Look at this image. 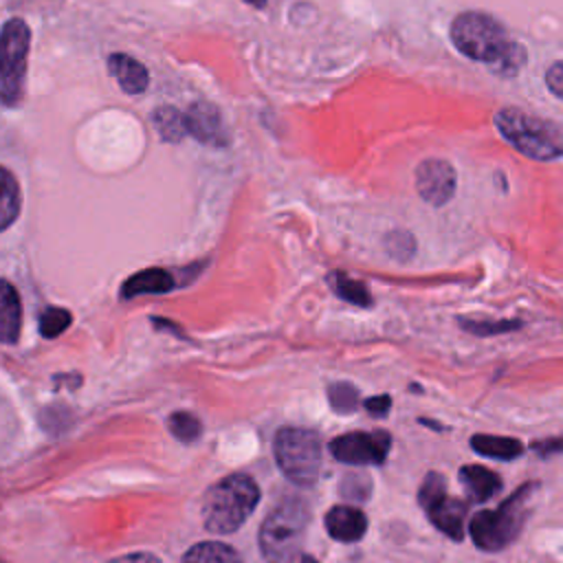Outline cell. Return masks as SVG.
Instances as JSON below:
<instances>
[{
    "instance_id": "cell-1",
    "label": "cell",
    "mask_w": 563,
    "mask_h": 563,
    "mask_svg": "<svg viewBox=\"0 0 563 563\" xmlns=\"http://www.w3.org/2000/svg\"><path fill=\"white\" fill-rule=\"evenodd\" d=\"M451 40L462 55L486 62L499 73H515L526 57L523 48L506 37L504 26L479 11L460 13L451 24Z\"/></svg>"
},
{
    "instance_id": "cell-2",
    "label": "cell",
    "mask_w": 563,
    "mask_h": 563,
    "mask_svg": "<svg viewBox=\"0 0 563 563\" xmlns=\"http://www.w3.org/2000/svg\"><path fill=\"white\" fill-rule=\"evenodd\" d=\"M260 488L244 473L229 475L213 484L202 499V523L211 534L235 532L255 510Z\"/></svg>"
},
{
    "instance_id": "cell-3",
    "label": "cell",
    "mask_w": 563,
    "mask_h": 563,
    "mask_svg": "<svg viewBox=\"0 0 563 563\" xmlns=\"http://www.w3.org/2000/svg\"><path fill=\"white\" fill-rule=\"evenodd\" d=\"M495 125L501 136L528 158L552 161L563 156V128L548 119L517 108H501L495 114Z\"/></svg>"
},
{
    "instance_id": "cell-4",
    "label": "cell",
    "mask_w": 563,
    "mask_h": 563,
    "mask_svg": "<svg viewBox=\"0 0 563 563\" xmlns=\"http://www.w3.org/2000/svg\"><path fill=\"white\" fill-rule=\"evenodd\" d=\"M530 493H532V484L519 488L499 508L475 512L468 523L473 543L486 552H497L510 545L523 528L526 499Z\"/></svg>"
},
{
    "instance_id": "cell-5",
    "label": "cell",
    "mask_w": 563,
    "mask_h": 563,
    "mask_svg": "<svg viewBox=\"0 0 563 563\" xmlns=\"http://www.w3.org/2000/svg\"><path fill=\"white\" fill-rule=\"evenodd\" d=\"M310 512L303 501L290 499L268 512L260 528V550L271 563L292 559L303 541Z\"/></svg>"
},
{
    "instance_id": "cell-6",
    "label": "cell",
    "mask_w": 563,
    "mask_h": 563,
    "mask_svg": "<svg viewBox=\"0 0 563 563\" xmlns=\"http://www.w3.org/2000/svg\"><path fill=\"white\" fill-rule=\"evenodd\" d=\"M273 453L282 473L299 484L312 486L321 468V442L314 431L299 427H284L275 433Z\"/></svg>"
},
{
    "instance_id": "cell-7",
    "label": "cell",
    "mask_w": 563,
    "mask_h": 563,
    "mask_svg": "<svg viewBox=\"0 0 563 563\" xmlns=\"http://www.w3.org/2000/svg\"><path fill=\"white\" fill-rule=\"evenodd\" d=\"M31 31L22 18H9L2 26V62H0V95L7 108H15L24 95L26 57Z\"/></svg>"
},
{
    "instance_id": "cell-8",
    "label": "cell",
    "mask_w": 563,
    "mask_h": 563,
    "mask_svg": "<svg viewBox=\"0 0 563 563\" xmlns=\"http://www.w3.org/2000/svg\"><path fill=\"white\" fill-rule=\"evenodd\" d=\"M420 506L429 515L431 523L442 530L446 537L460 541L464 537V519H466V504L457 497L446 493L444 477L438 473H429L418 493Z\"/></svg>"
},
{
    "instance_id": "cell-9",
    "label": "cell",
    "mask_w": 563,
    "mask_h": 563,
    "mask_svg": "<svg viewBox=\"0 0 563 563\" xmlns=\"http://www.w3.org/2000/svg\"><path fill=\"white\" fill-rule=\"evenodd\" d=\"M389 433L385 431H352L330 442V451L345 464H383L389 451Z\"/></svg>"
},
{
    "instance_id": "cell-10",
    "label": "cell",
    "mask_w": 563,
    "mask_h": 563,
    "mask_svg": "<svg viewBox=\"0 0 563 563\" xmlns=\"http://www.w3.org/2000/svg\"><path fill=\"white\" fill-rule=\"evenodd\" d=\"M416 189L429 205H444L455 194V169L442 158H427L416 169Z\"/></svg>"
},
{
    "instance_id": "cell-11",
    "label": "cell",
    "mask_w": 563,
    "mask_h": 563,
    "mask_svg": "<svg viewBox=\"0 0 563 563\" xmlns=\"http://www.w3.org/2000/svg\"><path fill=\"white\" fill-rule=\"evenodd\" d=\"M185 123H187V132L202 145L224 147L229 143V134L222 125V117L213 103H205V101L191 103L185 112Z\"/></svg>"
},
{
    "instance_id": "cell-12",
    "label": "cell",
    "mask_w": 563,
    "mask_h": 563,
    "mask_svg": "<svg viewBox=\"0 0 563 563\" xmlns=\"http://www.w3.org/2000/svg\"><path fill=\"white\" fill-rule=\"evenodd\" d=\"M325 530L332 539L343 541V543H352L363 539L365 530H367V517L363 510L354 508V506H334L325 512Z\"/></svg>"
},
{
    "instance_id": "cell-13",
    "label": "cell",
    "mask_w": 563,
    "mask_h": 563,
    "mask_svg": "<svg viewBox=\"0 0 563 563\" xmlns=\"http://www.w3.org/2000/svg\"><path fill=\"white\" fill-rule=\"evenodd\" d=\"M108 68L121 90L128 95H141L150 84L147 68L128 53H112L108 57Z\"/></svg>"
},
{
    "instance_id": "cell-14",
    "label": "cell",
    "mask_w": 563,
    "mask_h": 563,
    "mask_svg": "<svg viewBox=\"0 0 563 563\" xmlns=\"http://www.w3.org/2000/svg\"><path fill=\"white\" fill-rule=\"evenodd\" d=\"M460 482L473 501H488L501 488V479L490 468L466 464L460 468Z\"/></svg>"
},
{
    "instance_id": "cell-15",
    "label": "cell",
    "mask_w": 563,
    "mask_h": 563,
    "mask_svg": "<svg viewBox=\"0 0 563 563\" xmlns=\"http://www.w3.org/2000/svg\"><path fill=\"white\" fill-rule=\"evenodd\" d=\"M22 325V303L18 290L4 279L0 290V339L4 345H11L20 336Z\"/></svg>"
},
{
    "instance_id": "cell-16",
    "label": "cell",
    "mask_w": 563,
    "mask_h": 563,
    "mask_svg": "<svg viewBox=\"0 0 563 563\" xmlns=\"http://www.w3.org/2000/svg\"><path fill=\"white\" fill-rule=\"evenodd\" d=\"M176 286V279L165 268H145L134 273L125 279L121 295L123 297H136V295H158L167 292Z\"/></svg>"
},
{
    "instance_id": "cell-17",
    "label": "cell",
    "mask_w": 563,
    "mask_h": 563,
    "mask_svg": "<svg viewBox=\"0 0 563 563\" xmlns=\"http://www.w3.org/2000/svg\"><path fill=\"white\" fill-rule=\"evenodd\" d=\"M471 446L486 457H495V460H515L523 453V446L519 440L515 438H501V435H473L471 438Z\"/></svg>"
},
{
    "instance_id": "cell-18",
    "label": "cell",
    "mask_w": 563,
    "mask_h": 563,
    "mask_svg": "<svg viewBox=\"0 0 563 563\" xmlns=\"http://www.w3.org/2000/svg\"><path fill=\"white\" fill-rule=\"evenodd\" d=\"M180 563H240L238 552L222 541H202L189 548Z\"/></svg>"
},
{
    "instance_id": "cell-19",
    "label": "cell",
    "mask_w": 563,
    "mask_h": 563,
    "mask_svg": "<svg viewBox=\"0 0 563 563\" xmlns=\"http://www.w3.org/2000/svg\"><path fill=\"white\" fill-rule=\"evenodd\" d=\"M154 128L156 132L167 141V143H178L187 132V123H185V112L172 108V106H163L152 114Z\"/></svg>"
},
{
    "instance_id": "cell-20",
    "label": "cell",
    "mask_w": 563,
    "mask_h": 563,
    "mask_svg": "<svg viewBox=\"0 0 563 563\" xmlns=\"http://www.w3.org/2000/svg\"><path fill=\"white\" fill-rule=\"evenodd\" d=\"M20 213V187L15 176L2 167V202H0V227L2 231L11 227V222L18 218Z\"/></svg>"
},
{
    "instance_id": "cell-21",
    "label": "cell",
    "mask_w": 563,
    "mask_h": 563,
    "mask_svg": "<svg viewBox=\"0 0 563 563\" xmlns=\"http://www.w3.org/2000/svg\"><path fill=\"white\" fill-rule=\"evenodd\" d=\"M330 284H332V290H334L341 299H345V301H350V303L369 306V301H372L369 290L365 288V284H363V282H356V279H352V277H347V275H343V273H332V275H330Z\"/></svg>"
},
{
    "instance_id": "cell-22",
    "label": "cell",
    "mask_w": 563,
    "mask_h": 563,
    "mask_svg": "<svg viewBox=\"0 0 563 563\" xmlns=\"http://www.w3.org/2000/svg\"><path fill=\"white\" fill-rule=\"evenodd\" d=\"M167 427H169L172 435L178 438L180 442H194V440H198V435L202 431L200 420L189 411H174L167 420Z\"/></svg>"
},
{
    "instance_id": "cell-23",
    "label": "cell",
    "mask_w": 563,
    "mask_h": 563,
    "mask_svg": "<svg viewBox=\"0 0 563 563\" xmlns=\"http://www.w3.org/2000/svg\"><path fill=\"white\" fill-rule=\"evenodd\" d=\"M70 312L59 308V306H51L40 314V332L46 339H55L59 336L68 325H70Z\"/></svg>"
},
{
    "instance_id": "cell-24",
    "label": "cell",
    "mask_w": 563,
    "mask_h": 563,
    "mask_svg": "<svg viewBox=\"0 0 563 563\" xmlns=\"http://www.w3.org/2000/svg\"><path fill=\"white\" fill-rule=\"evenodd\" d=\"M328 394H330L332 409L339 413H350L358 405V394L350 383H334V385H330Z\"/></svg>"
},
{
    "instance_id": "cell-25",
    "label": "cell",
    "mask_w": 563,
    "mask_h": 563,
    "mask_svg": "<svg viewBox=\"0 0 563 563\" xmlns=\"http://www.w3.org/2000/svg\"><path fill=\"white\" fill-rule=\"evenodd\" d=\"M466 330L475 332V334H495V332H504L510 328H517V321H495V323H479V321H466L464 325Z\"/></svg>"
},
{
    "instance_id": "cell-26",
    "label": "cell",
    "mask_w": 563,
    "mask_h": 563,
    "mask_svg": "<svg viewBox=\"0 0 563 563\" xmlns=\"http://www.w3.org/2000/svg\"><path fill=\"white\" fill-rule=\"evenodd\" d=\"M545 84H548V88H550L559 99H563V59L556 62V64H552V66L548 68V73H545Z\"/></svg>"
},
{
    "instance_id": "cell-27",
    "label": "cell",
    "mask_w": 563,
    "mask_h": 563,
    "mask_svg": "<svg viewBox=\"0 0 563 563\" xmlns=\"http://www.w3.org/2000/svg\"><path fill=\"white\" fill-rule=\"evenodd\" d=\"M389 407H391V398L387 394H378V396L365 400V409L374 416H385Z\"/></svg>"
},
{
    "instance_id": "cell-28",
    "label": "cell",
    "mask_w": 563,
    "mask_h": 563,
    "mask_svg": "<svg viewBox=\"0 0 563 563\" xmlns=\"http://www.w3.org/2000/svg\"><path fill=\"white\" fill-rule=\"evenodd\" d=\"M108 563H163L158 556L150 554V552H132V554H123V556H117Z\"/></svg>"
},
{
    "instance_id": "cell-29",
    "label": "cell",
    "mask_w": 563,
    "mask_h": 563,
    "mask_svg": "<svg viewBox=\"0 0 563 563\" xmlns=\"http://www.w3.org/2000/svg\"><path fill=\"white\" fill-rule=\"evenodd\" d=\"M246 4H253V7H257V9H262L264 4H266V0H244Z\"/></svg>"
},
{
    "instance_id": "cell-30",
    "label": "cell",
    "mask_w": 563,
    "mask_h": 563,
    "mask_svg": "<svg viewBox=\"0 0 563 563\" xmlns=\"http://www.w3.org/2000/svg\"><path fill=\"white\" fill-rule=\"evenodd\" d=\"M297 563H319V561H317V559H312V556H308V554H303Z\"/></svg>"
}]
</instances>
